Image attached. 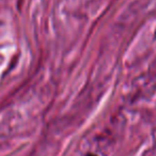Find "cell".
<instances>
[{
  "instance_id": "6da1fadb",
  "label": "cell",
  "mask_w": 156,
  "mask_h": 156,
  "mask_svg": "<svg viewBox=\"0 0 156 156\" xmlns=\"http://www.w3.org/2000/svg\"><path fill=\"white\" fill-rule=\"evenodd\" d=\"M87 156H96V155H93V154H89V155H87Z\"/></svg>"
}]
</instances>
